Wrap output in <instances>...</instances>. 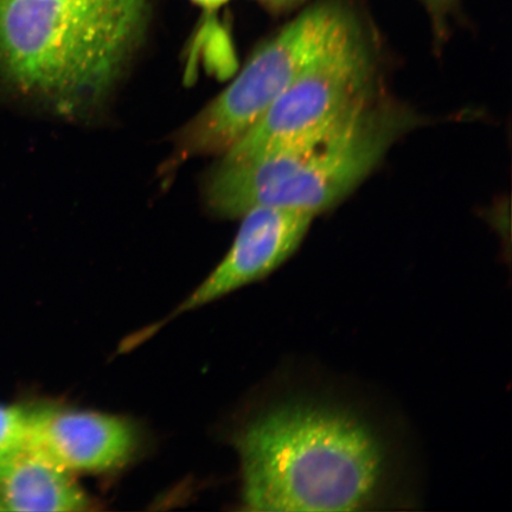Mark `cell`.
Masks as SVG:
<instances>
[{
  "label": "cell",
  "mask_w": 512,
  "mask_h": 512,
  "mask_svg": "<svg viewBox=\"0 0 512 512\" xmlns=\"http://www.w3.org/2000/svg\"><path fill=\"white\" fill-rule=\"evenodd\" d=\"M249 511H388L419 502L407 428L349 382L294 369L236 437Z\"/></svg>",
  "instance_id": "1"
},
{
  "label": "cell",
  "mask_w": 512,
  "mask_h": 512,
  "mask_svg": "<svg viewBox=\"0 0 512 512\" xmlns=\"http://www.w3.org/2000/svg\"><path fill=\"white\" fill-rule=\"evenodd\" d=\"M416 123L408 108L375 94L323 136L235 162L223 160L207 185L209 208L229 219L260 207L316 216L350 195Z\"/></svg>",
  "instance_id": "3"
},
{
  "label": "cell",
  "mask_w": 512,
  "mask_h": 512,
  "mask_svg": "<svg viewBox=\"0 0 512 512\" xmlns=\"http://www.w3.org/2000/svg\"><path fill=\"white\" fill-rule=\"evenodd\" d=\"M374 75L373 40L360 10L226 151L224 162L323 136L373 98Z\"/></svg>",
  "instance_id": "5"
},
{
  "label": "cell",
  "mask_w": 512,
  "mask_h": 512,
  "mask_svg": "<svg viewBox=\"0 0 512 512\" xmlns=\"http://www.w3.org/2000/svg\"><path fill=\"white\" fill-rule=\"evenodd\" d=\"M360 10L357 0H309L185 128L183 152L229 150Z\"/></svg>",
  "instance_id": "4"
},
{
  "label": "cell",
  "mask_w": 512,
  "mask_h": 512,
  "mask_svg": "<svg viewBox=\"0 0 512 512\" xmlns=\"http://www.w3.org/2000/svg\"><path fill=\"white\" fill-rule=\"evenodd\" d=\"M31 408L0 403V463L28 443Z\"/></svg>",
  "instance_id": "9"
},
{
  "label": "cell",
  "mask_w": 512,
  "mask_h": 512,
  "mask_svg": "<svg viewBox=\"0 0 512 512\" xmlns=\"http://www.w3.org/2000/svg\"><path fill=\"white\" fill-rule=\"evenodd\" d=\"M27 445L70 472H100L127 462L137 434L113 415L31 408Z\"/></svg>",
  "instance_id": "7"
},
{
  "label": "cell",
  "mask_w": 512,
  "mask_h": 512,
  "mask_svg": "<svg viewBox=\"0 0 512 512\" xmlns=\"http://www.w3.org/2000/svg\"><path fill=\"white\" fill-rule=\"evenodd\" d=\"M0 511H5L2 499H0Z\"/></svg>",
  "instance_id": "13"
},
{
  "label": "cell",
  "mask_w": 512,
  "mask_h": 512,
  "mask_svg": "<svg viewBox=\"0 0 512 512\" xmlns=\"http://www.w3.org/2000/svg\"><path fill=\"white\" fill-rule=\"evenodd\" d=\"M192 3L207 11H215L228 4L230 0H191Z\"/></svg>",
  "instance_id": "12"
},
{
  "label": "cell",
  "mask_w": 512,
  "mask_h": 512,
  "mask_svg": "<svg viewBox=\"0 0 512 512\" xmlns=\"http://www.w3.org/2000/svg\"><path fill=\"white\" fill-rule=\"evenodd\" d=\"M0 499L5 511H83L91 505L70 471L28 445L0 463Z\"/></svg>",
  "instance_id": "8"
},
{
  "label": "cell",
  "mask_w": 512,
  "mask_h": 512,
  "mask_svg": "<svg viewBox=\"0 0 512 512\" xmlns=\"http://www.w3.org/2000/svg\"><path fill=\"white\" fill-rule=\"evenodd\" d=\"M430 18L435 40H443L451 19L457 15L460 0H418Z\"/></svg>",
  "instance_id": "10"
},
{
  "label": "cell",
  "mask_w": 512,
  "mask_h": 512,
  "mask_svg": "<svg viewBox=\"0 0 512 512\" xmlns=\"http://www.w3.org/2000/svg\"><path fill=\"white\" fill-rule=\"evenodd\" d=\"M241 217L227 255L176 313L213 302L278 270L298 251L315 219L305 211L274 207L254 208Z\"/></svg>",
  "instance_id": "6"
},
{
  "label": "cell",
  "mask_w": 512,
  "mask_h": 512,
  "mask_svg": "<svg viewBox=\"0 0 512 512\" xmlns=\"http://www.w3.org/2000/svg\"><path fill=\"white\" fill-rule=\"evenodd\" d=\"M256 2L273 14L283 15L303 8L309 0H256Z\"/></svg>",
  "instance_id": "11"
},
{
  "label": "cell",
  "mask_w": 512,
  "mask_h": 512,
  "mask_svg": "<svg viewBox=\"0 0 512 512\" xmlns=\"http://www.w3.org/2000/svg\"><path fill=\"white\" fill-rule=\"evenodd\" d=\"M152 0H0V78L57 113L111 93L142 41Z\"/></svg>",
  "instance_id": "2"
}]
</instances>
